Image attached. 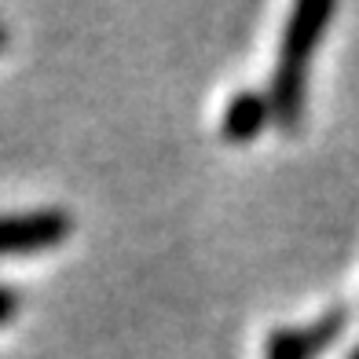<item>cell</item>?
I'll return each mask as SVG.
<instances>
[{
	"instance_id": "1",
	"label": "cell",
	"mask_w": 359,
	"mask_h": 359,
	"mask_svg": "<svg viewBox=\"0 0 359 359\" xmlns=\"http://www.w3.org/2000/svg\"><path fill=\"white\" fill-rule=\"evenodd\" d=\"M337 4L334 0H301L293 4L290 19L279 37V59L271 70L268 103H271V121L283 133H301L304 110H308V74H312L316 48L334 22Z\"/></svg>"
},
{
	"instance_id": "2",
	"label": "cell",
	"mask_w": 359,
	"mask_h": 359,
	"mask_svg": "<svg viewBox=\"0 0 359 359\" xmlns=\"http://www.w3.org/2000/svg\"><path fill=\"white\" fill-rule=\"evenodd\" d=\"M74 220L62 209H26V213H0V257L55 250L70 238Z\"/></svg>"
},
{
	"instance_id": "3",
	"label": "cell",
	"mask_w": 359,
	"mask_h": 359,
	"mask_svg": "<svg viewBox=\"0 0 359 359\" xmlns=\"http://www.w3.org/2000/svg\"><path fill=\"white\" fill-rule=\"evenodd\" d=\"M348 312L345 308H330L308 326H275L264 337V359H319L334 341L345 334Z\"/></svg>"
},
{
	"instance_id": "4",
	"label": "cell",
	"mask_w": 359,
	"mask_h": 359,
	"mask_svg": "<svg viewBox=\"0 0 359 359\" xmlns=\"http://www.w3.org/2000/svg\"><path fill=\"white\" fill-rule=\"evenodd\" d=\"M271 121V103H268V92H260V88H242L235 92L231 100H227L224 107V118H220V136L227 143H238V147H246L253 143L260 133H264Z\"/></svg>"
},
{
	"instance_id": "5",
	"label": "cell",
	"mask_w": 359,
	"mask_h": 359,
	"mask_svg": "<svg viewBox=\"0 0 359 359\" xmlns=\"http://www.w3.org/2000/svg\"><path fill=\"white\" fill-rule=\"evenodd\" d=\"M19 308H22L19 290H15V286H0V326H8L15 316H19Z\"/></svg>"
},
{
	"instance_id": "6",
	"label": "cell",
	"mask_w": 359,
	"mask_h": 359,
	"mask_svg": "<svg viewBox=\"0 0 359 359\" xmlns=\"http://www.w3.org/2000/svg\"><path fill=\"white\" fill-rule=\"evenodd\" d=\"M4 48H8V29L0 26V52H4Z\"/></svg>"
},
{
	"instance_id": "7",
	"label": "cell",
	"mask_w": 359,
	"mask_h": 359,
	"mask_svg": "<svg viewBox=\"0 0 359 359\" xmlns=\"http://www.w3.org/2000/svg\"><path fill=\"white\" fill-rule=\"evenodd\" d=\"M345 359H359V345H355V348H352V352H348Z\"/></svg>"
}]
</instances>
